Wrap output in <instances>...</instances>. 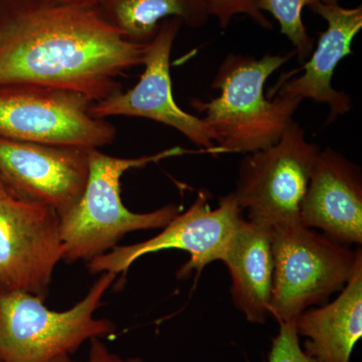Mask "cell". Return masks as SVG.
Listing matches in <instances>:
<instances>
[{"mask_svg":"<svg viewBox=\"0 0 362 362\" xmlns=\"http://www.w3.org/2000/svg\"><path fill=\"white\" fill-rule=\"evenodd\" d=\"M147 45L128 42L93 9L0 0V85L75 90L95 103L122 90L117 78L143 65Z\"/></svg>","mask_w":362,"mask_h":362,"instance_id":"obj_1","label":"cell"},{"mask_svg":"<svg viewBox=\"0 0 362 362\" xmlns=\"http://www.w3.org/2000/svg\"><path fill=\"white\" fill-rule=\"evenodd\" d=\"M266 54L256 59L230 54L221 62L211 87L221 94L209 102L192 100L195 110L204 114L216 154L252 153L279 141L302 100L277 95L270 101L264 90L267 80L295 56Z\"/></svg>","mask_w":362,"mask_h":362,"instance_id":"obj_2","label":"cell"},{"mask_svg":"<svg viewBox=\"0 0 362 362\" xmlns=\"http://www.w3.org/2000/svg\"><path fill=\"white\" fill-rule=\"evenodd\" d=\"M188 152L173 147L153 156L119 158L106 156L99 149H90L89 176L84 192L77 204L59 218L64 261L89 262L111 251L127 233L168 226L180 214V207L168 204L150 213H133L121 199L120 178L129 169L144 168Z\"/></svg>","mask_w":362,"mask_h":362,"instance_id":"obj_3","label":"cell"},{"mask_svg":"<svg viewBox=\"0 0 362 362\" xmlns=\"http://www.w3.org/2000/svg\"><path fill=\"white\" fill-rule=\"evenodd\" d=\"M117 276L102 273L84 299L66 311L51 310L30 293L0 289V362H49L70 356L90 338L113 335L115 324L94 314Z\"/></svg>","mask_w":362,"mask_h":362,"instance_id":"obj_4","label":"cell"},{"mask_svg":"<svg viewBox=\"0 0 362 362\" xmlns=\"http://www.w3.org/2000/svg\"><path fill=\"white\" fill-rule=\"evenodd\" d=\"M273 254L270 315L279 323L327 303L331 295L342 291L362 258L361 250L351 251L301 223L274 230Z\"/></svg>","mask_w":362,"mask_h":362,"instance_id":"obj_5","label":"cell"},{"mask_svg":"<svg viewBox=\"0 0 362 362\" xmlns=\"http://www.w3.org/2000/svg\"><path fill=\"white\" fill-rule=\"evenodd\" d=\"M318 145L292 120L278 142L247 153L232 194L247 220L276 228L299 225L300 206L318 157Z\"/></svg>","mask_w":362,"mask_h":362,"instance_id":"obj_6","label":"cell"},{"mask_svg":"<svg viewBox=\"0 0 362 362\" xmlns=\"http://www.w3.org/2000/svg\"><path fill=\"white\" fill-rule=\"evenodd\" d=\"M94 102L75 90L0 85V138L99 149L116 139L115 126L90 113Z\"/></svg>","mask_w":362,"mask_h":362,"instance_id":"obj_7","label":"cell"},{"mask_svg":"<svg viewBox=\"0 0 362 362\" xmlns=\"http://www.w3.org/2000/svg\"><path fill=\"white\" fill-rule=\"evenodd\" d=\"M242 209L232 194L221 197L216 209H211L207 192H199L192 206L177 214L163 232L152 239L111 251L88 262L92 274L105 272L119 275L145 255L181 250L190 255L189 261L178 271V277L187 278L192 271L201 274L204 267L214 261H223L233 235L242 221Z\"/></svg>","mask_w":362,"mask_h":362,"instance_id":"obj_8","label":"cell"},{"mask_svg":"<svg viewBox=\"0 0 362 362\" xmlns=\"http://www.w3.org/2000/svg\"><path fill=\"white\" fill-rule=\"evenodd\" d=\"M64 258L59 216L52 207L0 194V289L45 300Z\"/></svg>","mask_w":362,"mask_h":362,"instance_id":"obj_9","label":"cell"},{"mask_svg":"<svg viewBox=\"0 0 362 362\" xmlns=\"http://www.w3.org/2000/svg\"><path fill=\"white\" fill-rule=\"evenodd\" d=\"M90 150L0 138V178L16 199L52 207L62 218L84 192Z\"/></svg>","mask_w":362,"mask_h":362,"instance_id":"obj_10","label":"cell"},{"mask_svg":"<svg viewBox=\"0 0 362 362\" xmlns=\"http://www.w3.org/2000/svg\"><path fill=\"white\" fill-rule=\"evenodd\" d=\"M182 21L166 18L159 25L154 39L147 45L144 71L139 82L130 90L116 93L95 102L90 113L95 118L113 116L141 117L175 128L188 140L216 154L213 138L202 118L192 115L176 103L170 76V57Z\"/></svg>","mask_w":362,"mask_h":362,"instance_id":"obj_11","label":"cell"},{"mask_svg":"<svg viewBox=\"0 0 362 362\" xmlns=\"http://www.w3.org/2000/svg\"><path fill=\"white\" fill-rule=\"evenodd\" d=\"M300 223L344 246L362 243L361 169L339 152H319L300 206Z\"/></svg>","mask_w":362,"mask_h":362,"instance_id":"obj_12","label":"cell"},{"mask_svg":"<svg viewBox=\"0 0 362 362\" xmlns=\"http://www.w3.org/2000/svg\"><path fill=\"white\" fill-rule=\"evenodd\" d=\"M311 9L327 23V28L319 35L318 45L304 66V73L286 81L278 95L327 104L330 109L327 123H331L352 108L349 95L335 90L331 82L338 64L352 54V42L362 28V7L346 8L337 2L315 4Z\"/></svg>","mask_w":362,"mask_h":362,"instance_id":"obj_13","label":"cell"},{"mask_svg":"<svg viewBox=\"0 0 362 362\" xmlns=\"http://www.w3.org/2000/svg\"><path fill=\"white\" fill-rule=\"evenodd\" d=\"M273 228L243 218L223 263L232 277L233 301L252 323H265L273 291Z\"/></svg>","mask_w":362,"mask_h":362,"instance_id":"obj_14","label":"cell"},{"mask_svg":"<svg viewBox=\"0 0 362 362\" xmlns=\"http://www.w3.org/2000/svg\"><path fill=\"white\" fill-rule=\"evenodd\" d=\"M308 356L320 362H350L362 337V258L346 286L329 304L304 311L295 320Z\"/></svg>","mask_w":362,"mask_h":362,"instance_id":"obj_15","label":"cell"},{"mask_svg":"<svg viewBox=\"0 0 362 362\" xmlns=\"http://www.w3.org/2000/svg\"><path fill=\"white\" fill-rule=\"evenodd\" d=\"M93 11L128 42L147 45L166 18L201 28L211 14L206 0H99Z\"/></svg>","mask_w":362,"mask_h":362,"instance_id":"obj_16","label":"cell"},{"mask_svg":"<svg viewBox=\"0 0 362 362\" xmlns=\"http://www.w3.org/2000/svg\"><path fill=\"white\" fill-rule=\"evenodd\" d=\"M338 0H262L264 13H270L280 25V32L291 42L298 59L306 61L314 49V40L305 28L302 13L305 7L318 4H337Z\"/></svg>","mask_w":362,"mask_h":362,"instance_id":"obj_17","label":"cell"},{"mask_svg":"<svg viewBox=\"0 0 362 362\" xmlns=\"http://www.w3.org/2000/svg\"><path fill=\"white\" fill-rule=\"evenodd\" d=\"M211 16L216 18L221 30L232 23L235 16H249L256 25L267 30H273V25L262 11V0H206Z\"/></svg>","mask_w":362,"mask_h":362,"instance_id":"obj_18","label":"cell"},{"mask_svg":"<svg viewBox=\"0 0 362 362\" xmlns=\"http://www.w3.org/2000/svg\"><path fill=\"white\" fill-rule=\"evenodd\" d=\"M268 362H320L308 356L300 345L295 321L280 323V330L273 340Z\"/></svg>","mask_w":362,"mask_h":362,"instance_id":"obj_19","label":"cell"},{"mask_svg":"<svg viewBox=\"0 0 362 362\" xmlns=\"http://www.w3.org/2000/svg\"><path fill=\"white\" fill-rule=\"evenodd\" d=\"M89 341V361L88 362H144L140 357L122 358L118 354H113L100 337L90 338Z\"/></svg>","mask_w":362,"mask_h":362,"instance_id":"obj_20","label":"cell"},{"mask_svg":"<svg viewBox=\"0 0 362 362\" xmlns=\"http://www.w3.org/2000/svg\"><path fill=\"white\" fill-rule=\"evenodd\" d=\"M57 6L73 7V8L93 9L99 0H45Z\"/></svg>","mask_w":362,"mask_h":362,"instance_id":"obj_21","label":"cell"},{"mask_svg":"<svg viewBox=\"0 0 362 362\" xmlns=\"http://www.w3.org/2000/svg\"><path fill=\"white\" fill-rule=\"evenodd\" d=\"M49 362H80V361H73V359L71 358V357H70V356H69V354H63V356H59L54 357V358H52V361H49Z\"/></svg>","mask_w":362,"mask_h":362,"instance_id":"obj_22","label":"cell"},{"mask_svg":"<svg viewBox=\"0 0 362 362\" xmlns=\"http://www.w3.org/2000/svg\"><path fill=\"white\" fill-rule=\"evenodd\" d=\"M7 192H9L8 190H7V188L6 187V185H4V183L2 182L1 178H0V194H7ZM11 194V192H9Z\"/></svg>","mask_w":362,"mask_h":362,"instance_id":"obj_23","label":"cell"}]
</instances>
